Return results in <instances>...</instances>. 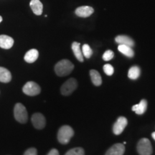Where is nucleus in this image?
I'll use <instances>...</instances> for the list:
<instances>
[{
    "label": "nucleus",
    "mask_w": 155,
    "mask_h": 155,
    "mask_svg": "<svg viewBox=\"0 0 155 155\" xmlns=\"http://www.w3.org/2000/svg\"><path fill=\"white\" fill-rule=\"evenodd\" d=\"M74 65L68 60L64 59L59 61L55 66V73L58 76H66L73 71Z\"/></svg>",
    "instance_id": "nucleus-1"
},
{
    "label": "nucleus",
    "mask_w": 155,
    "mask_h": 155,
    "mask_svg": "<svg viewBox=\"0 0 155 155\" xmlns=\"http://www.w3.org/2000/svg\"><path fill=\"white\" fill-rule=\"evenodd\" d=\"M74 135V131L69 126H63L60 128L58 133V139L62 144H66Z\"/></svg>",
    "instance_id": "nucleus-2"
},
{
    "label": "nucleus",
    "mask_w": 155,
    "mask_h": 155,
    "mask_svg": "<svg viewBox=\"0 0 155 155\" xmlns=\"http://www.w3.org/2000/svg\"><path fill=\"white\" fill-rule=\"evenodd\" d=\"M15 119L21 124H25L28 121V114L26 108L22 104H17L14 108Z\"/></svg>",
    "instance_id": "nucleus-3"
},
{
    "label": "nucleus",
    "mask_w": 155,
    "mask_h": 155,
    "mask_svg": "<svg viewBox=\"0 0 155 155\" xmlns=\"http://www.w3.org/2000/svg\"><path fill=\"white\" fill-rule=\"evenodd\" d=\"M137 152L139 155H151L152 154V147L150 141L147 138H143L137 144Z\"/></svg>",
    "instance_id": "nucleus-4"
},
{
    "label": "nucleus",
    "mask_w": 155,
    "mask_h": 155,
    "mask_svg": "<svg viewBox=\"0 0 155 155\" xmlns=\"http://www.w3.org/2000/svg\"><path fill=\"white\" fill-rule=\"evenodd\" d=\"M22 91L28 96H34L40 94L41 91V88L38 83L33 81H29L25 83V86H23Z\"/></svg>",
    "instance_id": "nucleus-5"
},
{
    "label": "nucleus",
    "mask_w": 155,
    "mask_h": 155,
    "mask_svg": "<svg viewBox=\"0 0 155 155\" xmlns=\"http://www.w3.org/2000/svg\"><path fill=\"white\" fill-rule=\"evenodd\" d=\"M78 86L77 81L75 78H70L63 83L61 86V92L63 96H69L76 89Z\"/></svg>",
    "instance_id": "nucleus-6"
},
{
    "label": "nucleus",
    "mask_w": 155,
    "mask_h": 155,
    "mask_svg": "<svg viewBox=\"0 0 155 155\" xmlns=\"http://www.w3.org/2000/svg\"><path fill=\"white\" fill-rule=\"evenodd\" d=\"M128 124V121L124 116H120L115 122L113 127V132L114 134L119 135L123 132Z\"/></svg>",
    "instance_id": "nucleus-7"
},
{
    "label": "nucleus",
    "mask_w": 155,
    "mask_h": 155,
    "mask_svg": "<svg viewBox=\"0 0 155 155\" xmlns=\"http://www.w3.org/2000/svg\"><path fill=\"white\" fill-rule=\"evenodd\" d=\"M32 123L34 127L37 129H44L46 124V120L45 116L40 113H35L32 116Z\"/></svg>",
    "instance_id": "nucleus-8"
},
{
    "label": "nucleus",
    "mask_w": 155,
    "mask_h": 155,
    "mask_svg": "<svg viewBox=\"0 0 155 155\" xmlns=\"http://www.w3.org/2000/svg\"><path fill=\"white\" fill-rule=\"evenodd\" d=\"M125 147L122 144H115L108 149L105 155H124Z\"/></svg>",
    "instance_id": "nucleus-9"
},
{
    "label": "nucleus",
    "mask_w": 155,
    "mask_h": 155,
    "mask_svg": "<svg viewBox=\"0 0 155 155\" xmlns=\"http://www.w3.org/2000/svg\"><path fill=\"white\" fill-rule=\"evenodd\" d=\"M94 9L89 6H82L75 9V13L80 17H88L94 13Z\"/></svg>",
    "instance_id": "nucleus-10"
},
{
    "label": "nucleus",
    "mask_w": 155,
    "mask_h": 155,
    "mask_svg": "<svg viewBox=\"0 0 155 155\" xmlns=\"http://www.w3.org/2000/svg\"><path fill=\"white\" fill-rule=\"evenodd\" d=\"M14 45V40L11 37L5 35H0V48L3 49H10Z\"/></svg>",
    "instance_id": "nucleus-11"
},
{
    "label": "nucleus",
    "mask_w": 155,
    "mask_h": 155,
    "mask_svg": "<svg viewBox=\"0 0 155 155\" xmlns=\"http://www.w3.org/2000/svg\"><path fill=\"white\" fill-rule=\"evenodd\" d=\"M30 6L33 11L34 14L36 15H40L42 13V9H43V6L40 0H31Z\"/></svg>",
    "instance_id": "nucleus-12"
},
{
    "label": "nucleus",
    "mask_w": 155,
    "mask_h": 155,
    "mask_svg": "<svg viewBox=\"0 0 155 155\" xmlns=\"http://www.w3.org/2000/svg\"><path fill=\"white\" fill-rule=\"evenodd\" d=\"M147 101L145 99H142L139 102V104H136L132 106V111H135V113L139 115H141L147 111Z\"/></svg>",
    "instance_id": "nucleus-13"
},
{
    "label": "nucleus",
    "mask_w": 155,
    "mask_h": 155,
    "mask_svg": "<svg viewBox=\"0 0 155 155\" xmlns=\"http://www.w3.org/2000/svg\"><path fill=\"white\" fill-rule=\"evenodd\" d=\"M39 53L36 49H32L27 52L25 54L24 59L25 61L28 63H32L37 61L38 58Z\"/></svg>",
    "instance_id": "nucleus-14"
},
{
    "label": "nucleus",
    "mask_w": 155,
    "mask_h": 155,
    "mask_svg": "<svg viewBox=\"0 0 155 155\" xmlns=\"http://www.w3.org/2000/svg\"><path fill=\"white\" fill-rule=\"evenodd\" d=\"M115 41L119 45H125L132 48L134 45V42L132 39L126 35H119L115 38Z\"/></svg>",
    "instance_id": "nucleus-15"
},
{
    "label": "nucleus",
    "mask_w": 155,
    "mask_h": 155,
    "mask_svg": "<svg viewBox=\"0 0 155 155\" xmlns=\"http://www.w3.org/2000/svg\"><path fill=\"white\" fill-rule=\"evenodd\" d=\"M72 50L75 58L80 62H83V55L81 49V45L79 42H74L72 44Z\"/></svg>",
    "instance_id": "nucleus-16"
},
{
    "label": "nucleus",
    "mask_w": 155,
    "mask_h": 155,
    "mask_svg": "<svg viewBox=\"0 0 155 155\" xmlns=\"http://www.w3.org/2000/svg\"><path fill=\"white\" fill-rule=\"evenodd\" d=\"M12 80V75L7 68L0 67V82L9 83Z\"/></svg>",
    "instance_id": "nucleus-17"
},
{
    "label": "nucleus",
    "mask_w": 155,
    "mask_h": 155,
    "mask_svg": "<svg viewBox=\"0 0 155 155\" xmlns=\"http://www.w3.org/2000/svg\"><path fill=\"white\" fill-rule=\"evenodd\" d=\"M90 76L91 78L92 83L96 86H99L102 83V78L100 73L96 70H91L90 71Z\"/></svg>",
    "instance_id": "nucleus-18"
},
{
    "label": "nucleus",
    "mask_w": 155,
    "mask_h": 155,
    "mask_svg": "<svg viewBox=\"0 0 155 155\" xmlns=\"http://www.w3.org/2000/svg\"><path fill=\"white\" fill-rule=\"evenodd\" d=\"M118 50L120 53L127 56L128 58H133L134 55V52L132 50V48L128 45H119L118 47Z\"/></svg>",
    "instance_id": "nucleus-19"
},
{
    "label": "nucleus",
    "mask_w": 155,
    "mask_h": 155,
    "mask_svg": "<svg viewBox=\"0 0 155 155\" xmlns=\"http://www.w3.org/2000/svg\"><path fill=\"white\" fill-rule=\"evenodd\" d=\"M141 73L140 68L138 66H132L129 70L128 77L131 80H136L139 77Z\"/></svg>",
    "instance_id": "nucleus-20"
},
{
    "label": "nucleus",
    "mask_w": 155,
    "mask_h": 155,
    "mask_svg": "<svg viewBox=\"0 0 155 155\" xmlns=\"http://www.w3.org/2000/svg\"><path fill=\"white\" fill-rule=\"evenodd\" d=\"M65 155H85L84 150L81 147H76L68 151Z\"/></svg>",
    "instance_id": "nucleus-21"
},
{
    "label": "nucleus",
    "mask_w": 155,
    "mask_h": 155,
    "mask_svg": "<svg viewBox=\"0 0 155 155\" xmlns=\"http://www.w3.org/2000/svg\"><path fill=\"white\" fill-rule=\"evenodd\" d=\"M82 53H83V55L85 56V58H90L91 57L93 54V51L91 48H90V46H89L88 45L85 44L83 45L82 47Z\"/></svg>",
    "instance_id": "nucleus-22"
},
{
    "label": "nucleus",
    "mask_w": 155,
    "mask_h": 155,
    "mask_svg": "<svg viewBox=\"0 0 155 155\" xmlns=\"http://www.w3.org/2000/svg\"><path fill=\"white\" fill-rule=\"evenodd\" d=\"M104 71L106 75H108V76H111V75L114 74V67L112 66L111 65H110V64H106L104 66Z\"/></svg>",
    "instance_id": "nucleus-23"
},
{
    "label": "nucleus",
    "mask_w": 155,
    "mask_h": 155,
    "mask_svg": "<svg viewBox=\"0 0 155 155\" xmlns=\"http://www.w3.org/2000/svg\"><path fill=\"white\" fill-rule=\"evenodd\" d=\"M114 56V52L112 51V50H106L105 53H104V55H103V59H104V61H111V59H113Z\"/></svg>",
    "instance_id": "nucleus-24"
},
{
    "label": "nucleus",
    "mask_w": 155,
    "mask_h": 155,
    "mask_svg": "<svg viewBox=\"0 0 155 155\" xmlns=\"http://www.w3.org/2000/svg\"><path fill=\"white\" fill-rule=\"evenodd\" d=\"M24 155H38V152L35 148H30L25 152Z\"/></svg>",
    "instance_id": "nucleus-25"
},
{
    "label": "nucleus",
    "mask_w": 155,
    "mask_h": 155,
    "mask_svg": "<svg viewBox=\"0 0 155 155\" xmlns=\"http://www.w3.org/2000/svg\"><path fill=\"white\" fill-rule=\"evenodd\" d=\"M47 155H59V152L56 149H53L50 151Z\"/></svg>",
    "instance_id": "nucleus-26"
},
{
    "label": "nucleus",
    "mask_w": 155,
    "mask_h": 155,
    "mask_svg": "<svg viewBox=\"0 0 155 155\" xmlns=\"http://www.w3.org/2000/svg\"><path fill=\"white\" fill-rule=\"evenodd\" d=\"M152 138L154 139L155 140V132H153L152 134Z\"/></svg>",
    "instance_id": "nucleus-27"
},
{
    "label": "nucleus",
    "mask_w": 155,
    "mask_h": 155,
    "mask_svg": "<svg viewBox=\"0 0 155 155\" xmlns=\"http://www.w3.org/2000/svg\"><path fill=\"white\" fill-rule=\"evenodd\" d=\"M2 21V17L1 16H0V22H1Z\"/></svg>",
    "instance_id": "nucleus-28"
}]
</instances>
